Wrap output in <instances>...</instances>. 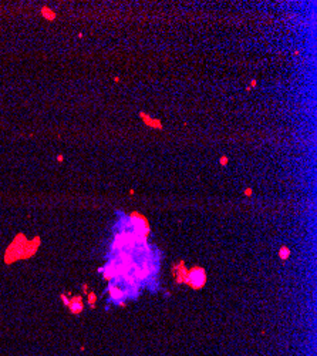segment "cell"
I'll use <instances>...</instances> for the list:
<instances>
[{
	"label": "cell",
	"instance_id": "4fadbf2b",
	"mask_svg": "<svg viewBox=\"0 0 317 356\" xmlns=\"http://www.w3.org/2000/svg\"><path fill=\"white\" fill-rule=\"evenodd\" d=\"M63 159H64V157H63V155H61V154H60V155H57V161H60V163H61V161H63Z\"/></svg>",
	"mask_w": 317,
	"mask_h": 356
},
{
	"label": "cell",
	"instance_id": "5bb4252c",
	"mask_svg": "<svg viewBox=\"0 0 317 356\" xmlns=\"http://www.w3.org/2000/svg\"><path fill=\"white\" fill-rule=\"evenodd\" d=\"M114 81H115V83L120 81V77H118V76H115V77H114Z\"/></svg>",
	"mask_w": 317,
	"mask_h": 356
},
{
	"label": "cell",
	"instance_id": "52a82bcc",
	"mask_svg": "<svg viewBox=\"0 0 317 356\" xmlns=\"http://www.w3.org/2000/svg\"><path fill=\"white\" fill-rule=\"evenodd\" d=\"M41 16L44 17L46 20H48V22H53V20L57 17V14H55V11L53 10L51 7H48V6H44V7H41Z\"/></svg>",
	"mask_w": 317,
	"mask_h": 356
},
{
	"label": "cell",
	"instance_id": "8992f818",
	"mask_svg": "<svg viewBox=\"0 0 317 356\" xmlns=\"http://www.w3.org/2000/svg\"><path fill=\"white\" fill-rule=\"evenodd\" d=\"M68 309H70L71 313H74V315H78V313H81L83 309H84V302H83V298L81 296H73L70 299V302H68Z\"/></svg>",
	"mask_w": 317,
	"mask_h": 356
},
{
	"label": "cell",
	"instance_id": "7c38bea8",
	"mask_svg": "<svg viewBox=\"0 0 317 356\" xmlns=\"http://www.w3.org/2000/svg\"><path fill=\"white\" fill-rule=\"evenodd\" d=\"M243 194L246 195V197H250L252 194H253V191H252V188H246V189H245V192H243Z\"/></svg>",
	"mask_w": 317,
	"mask_h": 356
},
{
	"label": "cell",
	"instance_id": "3957f363",
	"mask_svg": "<svg viewBox=\"0 0 317 356\" xmlns=\"http://www.w3.org/2000/svg\"><path fill=\"white\" fill-rule=\"evenodd\" d=\"M108 295H110L111 300H114L117 305H120V306H125V291H124V288H121V286L118 285V284H115V282H110V285H108V289H107Z\"/></svg>",
	"mask_w": 317,
	"mask_h": 356
},
{
	"label": "cell",
	"instance_id": "277c9868",
	"mask_svg": "<svg viewBox=\"0 0 317 356\" xmlns=\"http://www.w3.org/2000/svg\"><path fill=\"white\" fill-rule=\"evenodd\" d=\"M172 272H173V276H175V281L177 284H185L186 282V276H188V269L185 267V262L181 261L179 263L173 265L172 267Z\"/></svg>",
	"mask_w": 317,
	"mask_h": 356
},
{
	"label": "cell",
	"instance_id": "5b68a950",
	"mask_svg": "<svg viewBox=\"0 0 317 356\" xmlns=\"http://www.w3.org/2000/svg\"><path fill=\"white\" fill-rule=\"evenodd\" d=\"M140 117H141V120L144 121L145 126L151 127V128H154V130H162V128H164V124L159 121L158 118H152L151 115H148L147 113L140 111Z\"/></svg>",
	"mask_w": 317,
	"mask_h": 356
},
{
	"label": "cell",
	"instance_id": "6da1fadb",
	"mask_svg": "<svg viewBox=\"0 0 317 356\" xmlns=\"http://www.w3.org/2000/svg\"><path fill=\"white\" fill-rule=\"evenodd\" d=\"M40 246V238L36 237L34 239L29 241L23 234H18L14 238V241L9 245L6 249V255H4V262L11 263L18 259H26L30 258L31 255L36 254V251Z\"/></svg>",
	"mask_w": 317,
	"mask_h": 356
},
{
	"label": "cell",
	"instance_id": "7a4b0ae2",
	"mask_svg": "<svg viewBox=\"0 0 317 356\" xmlns=\"http://www.w3.org/2000/svg\"><path fill=\"white\" fill-rule=\"evenodd\" d=\"M186 285H189L192 289H201L206 284V272L202 267H193L188 269L186 276Z\"/></svg>",
	"mask_w": 317,
	"mask_h": 356
},
{
	"label": "cell",
	"instance_id": "30bf717a",
	"mask_svg": "<svg viewBox=\"0 0 317 356\" xmlns=\"http://www.w3.org/2000/svg\"><path fill=\"white\" fill-rule=\"evenodd\" d=\"M228 163H229V158L226 155H222L221 158H219V164H221L222 167H225V165H228Z\"/></svg>",
	"mask_w": 317,
	"mask_h": 356
},
{
	"label": "cell",
	"instance_id": "8fae6325",
	"mask_svg": "<svg viewBox=\"0 0 317 356\" xmlns=\"http://www.w3.org/2000/svg\"><path fill=\"white\" fill-rule=\"evenodd\" d=\"M256 85H258V81H256V80L253 78V80H252V81L249 83V85L246 87V91H250V90H252V89H254Z\"/></svg>",
	"mask_w": 317,
	"mask_h": 356
},
{
	"label": "cell",
	"instance_id": "9c48e42d",
	"mask_svg": "<svg viewBox=\"0 0 317 356\" xmlns=\"http://www.w3.org/2000/svg\"><path fill=\"white\" fill-rule=\"evenodd\" d=\"M96 300H97V295L94 292H88V304L91 308L96 306Z\"/></svg>",
	"mask_w": 317,
	"mask_h": 356
},
{
	"label": "cell",
	"instance_id": "ba28073f",
	"mask_svg": "<svg viewBox=\"0 0 317 356\" xmlns=\"http://www.w3.org/2000/svg\"><path fill=\"white\" fill-rule=\"evenodd\" d=\"M279 256H280V259H283V261L289 259V256H290V249H289L286 245H283V246L279 249Z\"/></svg>",
	"mask_w": 317,
	"mask_h": 356
}]
</instances>
